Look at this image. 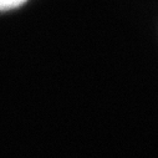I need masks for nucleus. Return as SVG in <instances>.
Segmentation results:
<instances>
[{"label": "nucleus", "mask_w": 158, "mask_h": 158, "mask_svg": "<svg viewBox=\"0 0 158 158\" xmlns=\"http://www.w3.org/2000/svg\"><path fill=\"white\" fill-rule=\"evenodd\" d=\"M26 0H0V10L14 9L23 5Z\"/></svg>", "instance_id": "f257e3e1"}]
</instances>
